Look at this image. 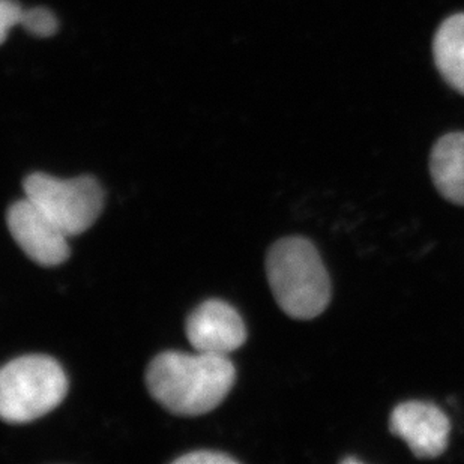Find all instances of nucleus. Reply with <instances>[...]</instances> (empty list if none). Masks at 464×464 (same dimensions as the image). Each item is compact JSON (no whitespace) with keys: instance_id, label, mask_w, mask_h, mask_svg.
<instances>
[{"instance_id":"1","label":"nucleus","mask_w":464,"mask_h":464,"mask_svg":"<svg viewBox=\"0 0 464 464\" xmlns=\"http://www.w3.org/2000/svg\"><path fill=\"white\" fill-rule=\"evenodd\" d=\"M237 379L226 355L162 352L150 361L146 385L169 412L182 416L209 413L223 403Z\"/></svg>"},{"instance_id":"2","label":"nucleus","mask_w":464,"mask_h":464,"mask_svg":"<svg viewBox=\"0 0 464 464\" xmlns=\"http://www.w3.org/2000/svg\"><path fill=\"white\" fill-rule=\"evenodd\" d=\"M267 281L285 314L311 320L331 303V280L319 251L303 237H283L266 256Z\"/></svg>"},{"instance_id":"3","label":"nucleus","mask_w":464,"mask_h":464,"mask_svg":"<svg viewBox=\"0 0 464 464\" xmlns=\"http://www.w3.org/2000/svg\"><path fill=\"white\" fill-rule=\"evenodd\" d=\"M66 392L68 377L54 358L20 356L0 372V416L9 424H26L52 412Z\"/></svg>"},{"instance_id":"4","label":"nucleus","mask_w":464,"mask_h":464,"mask_svg":"<svg viewBox=\"0 0 464 464\" xmlns=\"http://www.w3.org/2000/svg\"><path fill=\"white\" fill-rule=\"evenodd\" d=\"M23 188L26 198L68 237L86 232L104 207V191L92 176L62 180L45 173H32L23 182Z\"/></svg>"},{"instance_id":"5","label":"nucleus","mask_w":464,"mask_h":464,"mask_svg":"<svg viewBox=\"0 0 464 464\" xmlns=\"http://www.w3.org/2000/svg\"><path fill=\"white\" fill-rule=\"evenodd\" d=\"M390 431L411 448L416 459L431 460L447 451L451 422L436 404L411 400L392 409Z\"/></svg>"},{"instance_id":"6","label":"nucleus","mask_w":464,"mask_h":464,"mask_svg":"<svg viewBox=\"0 0 464 464\" xmlns=\"http://www.w3.org/2000/svg\"><path fill=\"white\" fill-rule=\"evenodd\" d=\"M6 224L14 241L41 266H57L70 257L68 237L29 198L9 207Z\"/></svg>"},{"instance_id":"7","label":"nucleus","mask_w":464,"mask_h":464,"mask_svg":"<svg viewBox=\"0 0 464 464\" xmlns=\"http://www.w3.org/2000/svg\"><path fill=\"white\" fill-rule=\"evenodd\" d=\"M187 338L198 352L227 356L242 347L246 328L241 315L230 304L209 299L188 315L185 324Z\"/></svg>"},{"instance_id":"8","label":"nucleus","mask_w":464,"mask_h":464,"mask_svg":"<svg viewBox=\"0 0 464 464\" xmlns=\"http://www.w3.org/2000/svg\"><path fill=\"white\" fill-rule=\"evenodd\" d=\"M430 175L439 194L464 207V132L440 137L430 154Z\"/></svg>"},{"instance_id":"9","label":"nucleus","mask_w":464,"mask_h":464,"mask_svg":"<svg viewBox=\"0 0 464 464\" xmlns=\"http://www.w3.org/2000/svg\"><path fill=\"white\" fill-rule=\"evenodd\" d=\"M434 62L443 79L464 95V14L448 17L433 41Z\"/></svg>"},{"instance_id":"10","label":"nucleus","mask_w":464,"mask_h":464,"mask_svg":"<svg viewBox=\"0 0 464 464\" xmlns=\"http://www.w3.org/2000/svg\"><path fill=\"white\" fill-rule=\"evenodd\" d=\"M23 24L36 36H50L57 31V20L52 11L35 8L23 14Z\"/></svg>"},{"instance_id":"11","label":"nucleus","mask_w":464,"mask_h":464,"mask_svg":"<svg viewBox=\"0 0 464 464\" xmlns=\"http://www.w3.org/2000/svg\"><path fill=\"white\" fill-rule=\"evenodd\" d=\"M173 463L176 464H233L237 463L233 457L224 452L196 451L188 452L185 456L178 457Z\"/></svg>"},{"instance_id":"12","label":"nucleus","mask_w":464,"mask_h":464,"mask_svg":"<svg viewBox=\"0 0 464 464\" xmlns=\"http://www.w3.org/2000/svg\"><path fill=\"white\" fill-rule=\"evenodd\" d=\"M22 8L13 0H4L2 2V38L6 35L8 27L13 26L15 23L22 22Z\"/></svg>"},{"instance_id":"13","label":"nucleus","mask_w":464,"mask_h":464,"mask_svg":"<svg viewBox=\"0 0 464 464\" xmlns=\"http://www.w3.org/2000/svg\"><path fill=\"white\" fill-rule=\"evenodd\" d=\"M342 463L343 464H347V463L360 464L361 461L358 460V459H353V457H346V459H344V460H342Z\"/></svg>"}]
</instances>
